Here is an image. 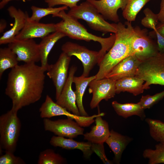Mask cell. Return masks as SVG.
Returning <instances> with one entry per match:
<instances>
[{"instance_id": "e0dca14e", "label": "cell", "mask_w": 164, "mask_h": 164, "mask_svg": "<svg viewBox=\"0 0 164 164\" xmlns=\"http://www.w3.org/2000/svg\"><path fill=\"white\" fill-rule=\"evenodd\" d=\"M56 31L55 24L44 23L39 22H30L28 20L15 39H26L41 38Z\"/></svg>"}, {"instance_id": "3957f363", "label": "cell", "mask_w": 164, "mask_h": 164, "mask_svg": "<svg viewBox=\"0 0 164 164\" xmlns=\"http://www.w3.org/2000/svg\"><path fill=\"white\" fill-rule=\"evenodd\" d=\"M64 10L52 15L53 17H58L62 20L55 24L56 31L64 34L66 36L77 40L89 42L93 40L99 43L101 46L98 51L100 62L103 57L113 45L115 39L114 33L111 34L107 38H103L93 35L87 31L86 28L78 20L67 13Z\"/></svg>"}, {"instance_id": "836d02e7", "label": "cell", "mask_w": 164, "mask_h": 164, "mask_svg": "<svg viewBox=\"0 0 164 164\" xmlns=\"http://www.w3.org/2000/svg\"><path fill=\"white\" fill-rule=\"evenodd\" d=\"M14 153L5 151V154L0 157V164H25L20 157L15 156Z\"/></svg>"}, {"instance_id": "603a6c76", "label": "cell", "mask_w": 164, "mask_h": 164, "mask_svg": "<svg viewBox=\"0 0 164 164\" xmlns=\"http://www.w3.org/2000/svg\"><path fill=\"white\" fill-rule=\"evenodd\" d=\"M66 36L63 33L56 31L42 38L39 44L41 66L47 71L49 65L48 57L55 43L60 39Z\"/></svg>"}, {"instance_id": "484cf974", "label": "cell", "mask_w": 164, "mask_h": 164, "mask_svg": "<svg viewBox=\"0 0 164 164\" xmlns=\"http://www.w3.org/2000/svg\"><path fill=\"white\" fill-rule=\"evenodd\" d=\"M16 55L9 47L0 49V78L4 71L9 68H12L18 63Z\"/></svg>"}, {"instance_id": "30bf717a", "label": "cell", "mask_w": 164, "mask_h": 164, "mask_svg": "<svg viewBox=\"0 0 164 164\" xmlns=\"http://www.w3.org/2000/svg\"><path fill=\"white\" fill-rule=\"evenodd\" d=\"M71 56L62 52L57 61L54 64H49L47 75L53 81L56 88V98L60 95L67 80L68 70Z\"/></svg>"}, {"instance_id": "d590c367", "label": "cell", "mask_w": 164, "mask_h": 164, "mask_svg": "<svg viewBox=\"0 0 164 164\" xmlns=\"http://www.w3.org/2000/svg\"><path fill=\"white\" fill-rule=\"evenodd\" d=\"M81 0H44L48 7H52L59 5H63L71 9L76 6Z\"/></svg>"}, {"instance_id": "ffe728a7", "label": "cell", "mask_w": 164, "mask_h": 164, "mask_svg": "<svg viewBox=\"0 0 164 164\" xmlns=\"http://www.w3.org/2000/svg\"><path fill=\"white\" fill-rule=\"evenodd\" d=\"M50 145L66 149H78L81 151L84 156L87 159L90 158L94 152L91 149L92 143L90 142H79L73 138H67L59 136H53L50 141Z\"/></svg>"}, {"instance_id": "d4e9b609", "label": "cell", "mask_w": 164, "mask_h": 164, "mask_svg": "<svg viewBox=\"0 0 164 164\" xmlns=\"http://www.w3.org/2000/svg\"><path fill=\"white\" fill-rule=\"evenodd\" d=\"M96 78L95 75L89 77H84L81 75L79 77H73V82L75 83L76 86L75 92L76 104L80 115L82 116H88L83 105V98L86 88L89 83Z\"/></svg>"}, {"instance_id": "60d3db41", "label": "cell", "mask_w": 164, "mask_h": 164, "mask_svg": "<svg viewBox=\"0 0 164 164\" xmlns=\"http://www.w3.org/2000/svg\"><path fill=\"white\" fill-rule=\"evenodd\" d=\"M6 26V22L4 20L1 21L0 26V32H2Z\"/></svg>"}, {"instance_id": "8d00e7d4", "label": "cell", "mask_w": 164, "mask_h": 164, "mask_svg": "<svg viewBox=\"0 0 164 164\" xmlns=\"http://www.w3.org/2000/svg\"><path fill=\"white\" fill-rule=\"evenodd\" d=\"M149 34L152 38L156 37L159 53L164 54V37L154 30L149 32Z\"/></svg>"}, {"instance_id": "f1b7e54d", "label": "cell", "mask_w": 164, "mask_h": 164, "mask_svg": "<svg viewBox=\"0 0 164 164\" xmlns=\"http://www.w3.org/2000/svg\"><path fill=\"white\" fill-rule=\"evenodd\" d=\"M145 119L149 125L151 136L156 142L164 144V122L155 119Z\"/></svg>"}, {"instance_id": "d6986e66", "label": "cell", "mask_w": 164, "mask_h": 164, "mask_svg": "<svg viewBox=\"0 0 164 164\" xmlns=\"http://www.w3.org/2000/svg\"><path fill=\"white\" fill-rule=\"evenodd\" d=\"M105 115L101 113L95 118V125L91 128L90 131L84 134V139L94 144H102L105 142L110 134L108 122L102 117Z\"/></svg>"}, {"instance_id": "74e56055", "label": "cell", "mask_w": 164, "mask_h": 164, "mask_svg": "<svg viewBox=\"0 0 164 164\" xmlns=\"http://www.w3.org/2000/svg\"><path fill=\"white\" fill-rule=\"evenodd\" d=\"M160 22H164V0H161L160 4V10L157 14Z\"/></svg>"}, {"instance_id": "83f0119b", "label": "cell", "mask_w": 164, "mask_h": 164, "mask_svg": "<svg viewBox=\"0 0 164 164\" xmlns=\"http://www.w3.org/2000/svg\"><path fill=\"white\" fill-rule=\"evenodd\" d=\"M32 15L29 17L28 20L30 22H39L43 17L49 15H55L63 10H67L68 7L65 5L57 7L40 8L34 5L31 7Z\"/></svg>"}, {"instance_id": "44dd1931", "label": "cell", "mask_w": 164, "mask_h": 164, "mask_svg": "<svg viewBox=\"0 0 164 164\" xmlns=\"http://www.w3.org/2000/svg\"><path fill=\"white\" fill-rule=\"evenodd\" d=\"M132 138L114 131H110L109 136L105 142L108 145L114 154V161L119 164L123 152L127 146L132 140Z\"/></svg>"}, {"instance_id": "5b68a950", "label": "cell", "mask_w": 164, "mask_h": 164, "mask_svg": "<svg viewBox=\"0 0 164 164\" xmlns=\"http://www.w3.org/2000/svg\"><path fill=\"white\" fill-rule=\"evenodd\" d=\"M17 111L12 109L0 116V148L14 153L21 127Z\"/></svg>"}, {"instance_id": "9c48e42d", "label": "cell", "mask_w": 164, "mask_h": 164, "mask_svg": "<svg viewBox=\"0 0 164 164\" xmlns=\"http://www.w3.org/2000/svg\"><path fill=\"white\" fill-rule=\"evenodd\" d=\"M61 50L69 56H76L81 62L84 68L81 76L84 77H88L91 70L99 62L98 52L90 50L76 43L66 42L62 45Z\"/></svg>"}, {"instance_id": "7c38bea8", "label": "cell", "mask_w": 164, "mask_h": 164, "mask_svg": "<svg viewBox=\"0 0 164 164\" xmlns=\"http://www.w3.org/2000/svg\"><path fill=\"white\" fill-rule=\"evenodd\" d=\"M8 44V47L16 55L19 61L35 63L40 61L39 44L33 39H15Z\"/></svg>"}, {"instance_id": "ba28073f", "label": "cell", "mask_w": 164, "mask_h": 164, "mask_svg": "<svg viewBox=\"0 0 164 164\" xmlns=\"http://www.w3.org/2000/svg\"><path fill=\"white\" fill-rule=\"evenodd\" d=\"M40 116L43 118L65 115L67 118L74 120L81 127H87L95 121V115L91 116H77L71 113L66 108L63 107L54 102L51 97L47 95L45 101L39 109Z\"/></svg>"}, {"instance_id": "8992f818", "label": "cell", "mask_w": 164, "mask_h": 164, "mask_svg": "<svg viewBox=\"0 0 164 164\" xmlns=\"http://www.w3.org/2000/svg\"><path fill=\"white\" fill-rule=\"evenodd\" d=\"M135 76L145 82L144 90L149 89L151 84L164 86V54L159 53L142 61Z\"/></svg>"}, {"instance_id": "2e32d148", "label": "cell", "mask_w": 164, "mask_h": 164, "mask_svg": "<svg viewBox=\"0 0 164 164\" xmlns=\"http://www.w3.org/2000/svg\"><path fill=\"white\" fill-rule=\"evenodd\" d=\"M91 4L105 19L115 23L120 19L117 13L118 9L123 11L127 3L128 0H86Z\"/></svg>"}, {"instance_id": "ac0fdd59", "label": "cell", "mask_w": 164, "mask_h": 164, "mask_svg": "<svg viewBox=\"0 0 164 164\" xmlns=\"http://www.w3.org/2000/svg\"><path fill=\"white\" fill-rule=\"evenodd\" d=\"M141 62L134 54L128 56L115 66L105 78L116 80L125 77L135 76Z\"/></svg>"}, {"instance_id": "8fae6325", "label": "cell", "mask_w": 164, "mask_h": 164, "mask_svg": "<svg viewBox=\"0 0 164 164\" xmlns=\"http://www.w3.org/2000/svg\"><path fill=\"white\" fill-rule=\"evenodd\" d=\"M43 123L45 130L52 132L58 136L73 138L84 134V129L70 118L55 121L44 118Z\"/></svg>"}, {"instance_id": "f546056e", "label": "cell", "mask_w": 164, "mask_h": 164, "mask_svg": "<svg viewBox=\"0 0 164 164\" xmlns=\"http://www.w3.org/2000/svg\"><path fill=\"white\" fill-rule=\"evenodd\" d=\"M143 157L148 159L149 164L164 163V144L159 143L155 149H147L143 152Z\"/></svg>"}, {"instance_id": "7402d4cb", "label": "cell", "mask_w": 164, "mask_h": 164, "mask_svg": "<svg viewBox=\"0 0 164 164\" xmlns=\"http://www.w3.org/2000/svg\"><path fill=\"white\" fill-rule=\"evenodd\" d=\"M145 81L142 79L134 76L124 77L116 81V93L127 92L137 96L143 93V83Z\"/></svg>"}, {"instance_id": "7a4b0ae2", "label": "cell", "mask_w": 164, "mask_h": 164, "mask_svg": "<svg viewBox=\"0 0 164 164\" xmlns=\"http://www.w3.org/2000/svg\"><path fill=\"white\" fill-rule=\"evenodd\" d=\"M117 29L115 39L112 46L98 64L99 68L96 80L105 78L107 75L120 62L128 56L133 55L131 39L134 33L131 22L126 21L115 23Z\"/></svg>"}, {"instance_id": "f35d334b", "label": "cell", "mask_w": 164, "mask_h": 164, "mask_svg": "<svg viewBox=\"0 0 164 164\" xmlns=\"http://www.w3.org/2000/svg\"><path fill=\"white\" fill-rule=\"evenodd\" d=\"M153 30L157 32L164 37V22L159 23L156 26L155 29Z\"/></svg>"}, {"instance_id": "6da1fadb", "label": "cell", "mask_w": 164, "mask_h": 164, "mask_svg": "<svg viewBox=\"0 0 164 164\" xmlns=\"http://www.w3.org/2000/svg\"><path fill=\"white\" fill-rule=\"evenodd\" d=\"M45 70L35 63L18 65L8 75L5 94L12 100L11 109L18 111L39 101L44 87Z\"/></svg>"}, {"instance_id": "4316f807", "label": "cell", "mask_w": 164, "mask_h": 164, "mask_svg": "<svg viewBox=\"0 0 164 164\" xmlns=\"http://www.w3.org/2000/svg\"><path fill=\"white\" fill-rule=\"evenodd\" d=\"M150 0H128L125 7L122 11L123 17L127 21H135L138 13Z\"/></svg>"}, {"instance_id": "1f68e13d", "label": "cell", "mask_w": 164, "mask_h": 164, "mask_svg": "<svg viewBox=\"0 0 164 164\" xmlns=\"http://www.w3.org/2000/svg\"><path fill=\"white\" fill-rule=\"evenodd\" d=\"M143 13L145 17L142 19L141 24L146 28L155 29L159 22L157 14L154 13L148 8L144 9Z\"/></svg>"}, {"instance_id": "4dcf8cb0", "label": "cell", "mask_w": 164, "mask_h": 164, "mask_svg": "<svg viewBox=\"0 0 164 164\" xmlns=\"http://www.w3.org/2000/svg\"><path fill=\"white\" fill-rule=\"evenodd\" d=\"M66 162V159L51 149H48L41 152L37 162L38 164H62Z\"/></svg>"}, {"instance_id": "52a82bcc", "label": "cell", "mask_w": 164, "mask_h": 164, "mask_svg": "<svg viewBox=\"0 0 164 164\" xmlns=\"http://www.w3.org/2000/svg\"><path fill=\"white\" fill-rule=\"evenodd\" d=\"M134 33L131 39L134 54L141 61L155 56L159 53L157 43L149 35L146 29L138 26L134 28Z\"/></svg>"}, {"instance_id": "5bb4252c", "label": "cell", "mask_w": 164, "mask_h": 164, "mask_svg": "<svg viewBox=\"0 0 164 164\" xmlns=\"http://www.w3.org/2000/svg\"><path fill=\"white\" fill-rule=\"evenodd\" d=\"M77 70V67L75 66H72L70 68L67 80L56 102L73 114L81 116L76 104L75 91L72 88L73 78Z\"/></svg>"}, {"instance_id": "277c9868", "label": "cell", "mask_w": 164, "mask_h": 164, "mask_svg": "<svg viewBox=\"0 0 164 164\" xmlns=\"http://www.w3.org/2000/svg\"><path fill=\"white\" fill-rule=\"evenodd\" d=\"M67 13L78 20H84L90 28L94 30L103 34L109 32L115 33L116 32L115 23H110L106 21L98 10L87 1L70 9Z\"/></svg>"}, {"instance_id": "4fadbf2b", "label": "cell", "mask_w": 164, "mask_h": 164, "mask_svg": "<svg viewBox=\"0 0 164 164\" xmlns=\"http://www.w3.org/2000/svg\"><path fill=\"white\" fill-rule=\"evenodd\" d=\"M115 80L104 78L100 80L94 79L89 84V92L92 93V97L90 107L93 109L98 106L103 100L106 101L113 97L116 93Z\"/></svg>"}, {"instance_id": "d6a6232c", "label": "cell", "mask_w": 164, "mask_h": 164, "mask_svg": "<svg viewBox=\"0 0 164 164\" xmlns=\"http://www.w3.org/2000/svg\"><path fill=\"white\" fill-rule=\"evenodd\" d=\"M164 97V90L153 95L147 94L142 96L138 103L144 110L149 109Z\"/></svg>"}, {"instance_id": "e575fe53", "label": "cell", "mask_w": 164, "mask_h": 164, "mask_svg": "<svg viewBox=\"0 0 164 164\" xmlns=\"http://www.w3.org/2000/svg\"><path fill=\"white\" fill-rule=\"evenodd\" d=\"M91 149L104 164H112V162L108 159L105 154L104 143H92Z\"/></svg>"}, {"instance_id": "ab89813d", "label": "cell", "mask_w": 164, "mask_h": 164, "mask_svg": "<svg viewBox=\"0 0 164 164\" xmlns=\"http://www.w3.org/2000/svg\"><path fill=\"white\" fill-rule=\"evenodd\" d=\"M13 0H2L0 2V9H2L7 3L10 1ZM22 0L26 1H31L32 0Z\"/></svg>"}, {"instance_id": "9a60e30c", "label": "cell", "mask_w": 164, "mask_h": 164, "mask_svg": "<svg viewBox=\"0 0 164 164\" xmlns=\"http://www.w3.org/2000/svg\"><path fill=\"white\" fill-rule=\"evenodd\" d=\"M7 11L10 16L14 19L12 27L5 32L0 38V44H9L15 39L16 36L24 28L29 17L28 13L13 6H9Z\"/></svg>"}, {"instance_id": "cb8c5ba5", "label": "cell", "mask_w": 164, "mask_h": 164, "mask_svg": "<svg viewBox=\"0 0 164 164\" xmlns=\"http://www.w3.org/2000/svg\"><path fill=\"white\" fill-rule=\"evenodd\" d=\"M111 105L117 114L125 118L136 115L142 120L145 119L144 109L138 103L121 104L114 101Z\"/></svg>"}]
</instances>
